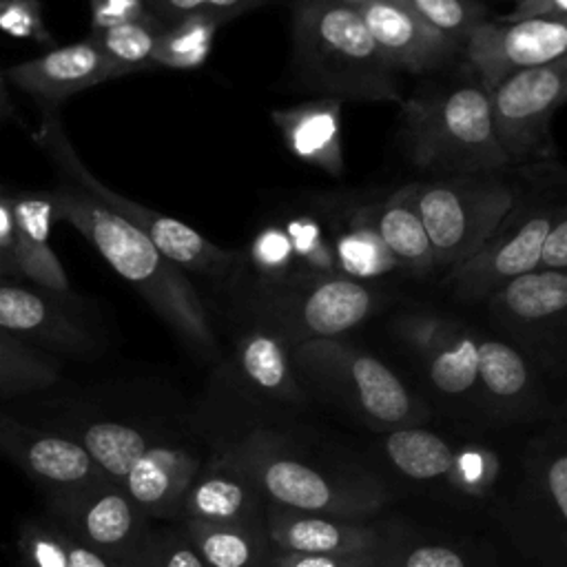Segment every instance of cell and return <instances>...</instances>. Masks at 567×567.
I'll return each instance as SVG.
<instances>
[{
    "mask_svg": "<svg viewBox=\"0 0 567 567\" xmlns=\"http://www.w3.org/2000/svg\"><path fill=\"white\" fill-rule=\"evenodd\" d=\"M49 193L53 197L55 219L78 228L109 266L126 279L193 350L206 357L217 352L206 308L179 266L166 259L140 228L102 206L75 182L60 175L58 186Z\"/></svg>",
    "mask_w": 567,
    "mask_h": 567,
    "instance_id": "obj_1",
    "label": "cell"
},
{
    "mask_svg": "<svg viewBox=\"0 0 567 567\" xmlns=\"http://www.w3.org/2000/svg\"><path fill=\"white\" fill-rule=\"evenodd\" d=\"M230 456L250 474L264 501L284 509L359 520L372 516L388 498L381 483L365 476H330L288 454L281 441L266 432L252 434Z\"/></svg>",
    "mask_w": 567,
    "mask_h": 567,
    "instance_id": "obj_2",
    "label": "cell"
},
{
    "mask_svg": "<svg viewBox=\"0 0 567 567\" xmlns=\"http://www.w3.org/2000/svg\"><path fill=\"white\" fill-rule=\"evenodd\" d=\"M297 51L319 82L354 95L396 97L390 66L357 11L341 0H303L295 11Z\"/></svg>",
    "mask_w": 567,
    "mask_h": 567,
    "instance_id": "obj_3",
    "label": "cell"
},
{
    "mask_svg": "<svg viewBox=\"0 0 567 567\" xmlns=\"http://www.w3.org/2000/svg\"><path fill=\"white\" fill-rule=\"evenodd\" d=\"M405 109L410 113V148L419 166L474 173L509 164L496 142L489 97L481 84H458Z\"/></svg>",
    "mask_w": 567,
    "mask_h": 567,
    "instance_id": "obj_4",
    "label": "cell"
},
{
    "mask_svg": "<svg viewBox=\"0 0 567 567\" xmlns=\"http://www.w3.org/2000/svg\"><path fill=\"white\" fill-rule=\"evenodd\" d=\"M412 197L430 239L434 268H456L470 259L516 206V193L507 184L474 175L412 184Z\"/></svg>",
    "mask_w": 567,
    "mask_h": 567,
    "instance_id": "obj_5",
    "label": "cell"
},
{
    "mask_svg": "<svg viewBox=\"0 0 567 567\" xmlns=\"http://www.w3.org/2000/svg\"><path fill=\"white\" fill-rule=\"evenodd\" d=\"M292 361L374 427H408L423 408L403 381L377 357L337 339L295 343Z\"/></svg>",
    "mask_w": 567,
    "mask_h": 567,
    "instance_id": "obj_6",
    "label": "cell"
},
{
    "mask_svg": "<svg viewBox=\"0 0 567 567\" xmlns=\"http://www.w3.org/2000/svg\"><path fill=\"white\" fill-rule=\"evenodd\" d=\"M35 142L53 162L58 175L75 182L80 188L93 195L102 206L120 215L131 226L140 228L153 241V246L175 266L202 270V272H217V270L230 268V264L235 261L237 257L235 252H228L210 244L206 237H202L195 228L186 226L184 221L173 219L164 213H155L137 202H131L113 193L111 188H106L102 182H97L89 173V168L78 159L73 146L64 135L62 124L51 113L42 122L40 131L35 133Z\"/></svg>",
    "mask_w": 567,
    "mask_h": 567,
    "instance_id": "obj_7",
    "label": "cell"
},
{
    "mask_svg": "<svg viewBox=\"0 0 567 567\" xmlns=\"http://www.w3.org/2000/svg\"><path fill=\"white\" fill-rule=\"evenodd\" d=\"M47 512L69 538L104 558L111 567H117L148 529V518L109 478L49 492Z\"/></svg>",
    "mask_w": 567,
    "mask_h": 567,
    "instance_id": "obj_8",
    "label": "cell"
},
{
    "mask_svg": "<svg viewBox=\"0 0 567 567\" xmlns=\"http://www.w3.org/2000/svg\"><path fill=\"white\" fill-rule=\"evenodd\" d=\"M567 95V60L507 75L489 93L496 142L507 162L532 157Z\"/></svg>",
    "mask_w": 567,
    "mask_h": 567,
    "instance_id": "obj_9",
    "label": "cell"
},
{
    "mask_svg": "<svg viewBox=\"0 0 567 567\" xmlns=\"http://www.w3.org/2000/svg\"><path fill=\"white\" fill-rule=\"evenodd\" d=\"M463 44L470 64L478 73V84L489 93L512 73L563 60L567 53V20H481Z\"/></svg>",
    "mask_w": 567,
    "mask_h": 567,
    "instance_id": "obj_10",
    "label": "cell"
},
{
    "mask_svg": "<svg viewBox=\"0 0 567 567\" xmlns=\"http://www.w3.org/2000/svg\"><path fill=\"white\" fill-rule=\"evenodd\" d=\"M62 301L29 281L0 279V330L51 357L93 352V337Z\"/></svg>",
    "mask_w": 567,
    "mask_h": 567,
    "instance_id": "obj_11",
    "label": "cell"
},
{
    "mask_svg": "<svg viewBox=\"0 0 567 567\" xmlns=\"http://www.w3.org/2000/svg\"><path fill=\"white\" fill-rule=\"evenodd\" d=\"M0 454L49 492L73 489L104 481L86 450L71 436L20 421L0 410Z\"/></svg>",
    "mask_w": 567,
    "mask_h": 567,
    "instance_id": "obj_12",
    "label": "cell"
},
{
    "mask_svg": "<svg viewBox=\"0 0 567 567\" xmlns=\"http://www.w3.org/2000/svg\"><path fill=\"white\" fill-rule=\"evenodd\" d=\"M551 224V215L536 210L520 219L516 228H507L498 237H489L470 259L454 268V288L461 297H485L509 279L538 268L540 241Z\"/></svg>",
    "mask_w": 567,
    "mask_h": 567,
    "instance_id": "obj_13",
    "label": "cell"
},
{
    "mask_svg": "<svg viewBox=\"0 0 567 567\" xmlns=\"http://www.w3.org/2000/svg\"><path fill=\"white\" fill-rule=\"evenodd\" d=\"M357 11L390 69L430 71L443 64L456 49L454 40L427 27L401 0H368Z\"/></svg>",
    "mask_w": 567,
    "mask_h": 567,
    "instance_id": "obj_14",
    "label": "cell"
},
{
    "mask_svg": "<svg viewBox=\"0 0 567 567\" xmlns=\"http://www.w3.org/2000/svg\"><path fill=\"white\" fill-rule=\"evenodd\" d=\"M2 75L20 91L51 104L100 82L120 78L115 66L104 58L91 38L58 47L40 58L18 62Z\"/></svg>",
    "mask_w": 567,
    "mask_h": 567,
    "instance_id": "obj_15",
    "label": "cell"
},
{
    "mask_svg": "<svg viewBox=\"0 0 567 567\" xmlns=\"http://www.w3.org/2000/svg\"><path fill=\"white\" fill-rule=\"evenodd\" d=\"M264 529L270 547L286 554L350 556L381 551V536L372 525L301 514L272 503H266Z\"/></svg>",
    "mask_w": 567,
    "mask_h": 567,
    "instance_id": "obj_16",
    "label": "cell"
},
{
    "mask_svg": "<svg viewBox=\"0 0 567 567\" xmlns=\"http://www.w3.org/2000/svg\"><path fill=\"white\" fill-rule=\"evenodd\" d=\"M16 224L13 261L20 277L60 299H71L69 277L49 246L55 206L51 193H11Z\"/></svg>",
    "mask_w": 567,
    "mask_h": 567,
    "instance_id": "obj_17",
    "label": "cell"
},
{
    "mask_svg": "<svg viewBox=\"0 0 567 567\" xmlns=\"http://www.w3.org/2000/svg\"><path fill=\"white\" fill-rule=\"evenodd\" d=\"M266 501L250 474L228 454L197 472L182 501V516L204 523H264Z\"/></svg>",
    "mask_w": 567,
    "mask_h": 567,
    "instance_id": "obj_18",
    "label": "cell"
},
{
    "mask_svg": "<svg viewBox=\"0 0 567 567\" xmlns=\"http://www.w3.org/2000/svg\"><path fill=\"white\" fill-rule=\"evenodd\" d=\"M374 306L372 290L350 277H328L299 299L288 317L295 343L308 339H337L359 326Z\"/></svg>",
    "mask_w": 567,
    "mask_h": 567,
    "instance_id": "obj_19",
    "label": "cell"
},
{
    "mask_svg": "<svg viewBox=\"0 0 567 567\" xmlns=\"http://www.w3.org/2000/svg\"><path fill=\"white\" fill-rule=\"evenodd\" d=\"M197 472L199 461L188 450L151 443L120 487L146 518H162L179 512Z\"/></svg>",
    "mask_w": 567,
    "mask_h": 567,
    "instance_id": "obj_20",
    "label": "cell"
},
{
    "mask_svg": "<svg viewBox=\"0 0 567 567\" xmlns=\"http://www.w3.org/2000/svg\"><path fill=\"white\" fill-rule=\"evenodd\" d=\"M272 120L297 157L332 175H341L343 157L337 100H319L295 109L275 111Z\"/></svg>",
    "mask_w": 567,
    "mask_h": 567,
    "instance_id": "obj_21",
    "label": "cell"
},
{
    "mask_svg": "<svg viewBox=\"0 0 567 567\" xmlns=\"http://www.w3.org/2000/svg\"><path fill=\"white\" fill-rule=\"evenodd\" d=\"M184 534L206 567H266L264 523H204L184 518Z\"/></svg>",
    "mask_w": 567,
    "mask_h": 567,
    "instance_id": "obj_22",
    "label": "cell"
},
{
    "mask_svg": "<svg viewBox=\"0 0 567 567\" xmlns=\"http://www.w3.org/2000/svg\"><path fill=\"white\" fill-rule=\"evenodd\" d=\"M372 226L396 266L414 272L434 268V255L414 206L412 186H403L390 195V199L374 213Z\"/></svg>",
    "mask_w": 567,
    "mask_h": 567,
    "instance_id": "obj_23",
    "label": "cell"
},
{
    "mask_svg": "<svg viewBox=\"0 0 567 567\" xmlns=\"http://www.w3.org/2000/svg\"><path fill=\"white\" fill-rule=\"evenodd\" d=\"M492 295L505 317L520 323L545 321L567 308V275L565 270L534 268L509 279Z\"/></svg>",
    "mask_w": 567,
    "mask_h": 567,
    "instance_id": "obj_24",
    "label": "cell"
},
{
    "mask_svg": "<svg viewBox=\"0 0 567 567\" xmlns=\"http://www.w3.org/2000/svg\"><path fill=\"white\" fill-rule=\"evenodd\" d=\"M239 368L261 394L277 401H301V390L292 377L290 352L272 332L255 330L239 341Z\"/></svg>",
    "mask_w": 567,
    "mask_h": 567,
    "instance_id": "obj_25",
    "label": "cell"
},
{
    "mask_svg": "<svg viewBox=\"0 0 567 567\" xmlns=\"http://www.w3.org/2000/svg\"><path fill=\"white\" fill-rule=\"evenodd\" d=\"M388 461L412 481H434L452 476L456 452L452 445L425 427H394L383 439Z\"/></svg>",
    "mask_w": 567,
    "mask_h": 567,
    "instance_id": "obj_26",
    "label": "cell"
},
{
    "mask_svg": "<svg viewBox=\"0 0 567 567\" xmlns=\"http://www.w3.org/2000/svg\"><path fill=\"white\" fill-rule=\"evenodd\" d=\"M73 439L86 450L97 470L117 485H122L135 461L151 445L142 430L120 421L82 423Z\"/></svg>",
    "mask_w": 567,
    "mask_h": 567,
    "instance_id": "obj_27",
    "label": "cell"
},
{
    "mask_svg": "<svg viewBox=\"0 0 567 567\" xmlns=\"http://www.w3.org/2000/svg\"><path fill=\"white\" fill-rule=\"evenodd\" d=\"M60 381L55 357L0 330V403L38 394Z\"/></svg>",
    "mask_w": 567,
    "mask_h": 567,
    "instance_id": "obj_28",
    "label": "cell"
},
{
    "mask_svg": "<svg viewBox=\"0 0 567 567\" xmlns=\"http://www.w3.org/2000/svg\"><path fill=\"white\" fill-rule=\"evenodd\" d=\"M478 383L496 408L516 410L532 392V374L518 350L483 339L478 341Z\"/></svg>",
    "mask_w": 567,
    "mask_h": 567,
    "instance_id": "obj_29",
    "label": "cell"
},
{
    "mask_svg": "<svg viewBox=\"0 0 567 567\" xmlns=\"http://www.w3.org/2000/svg\"><path fill=\"white\" fill-rule=\"evenodd\" d=\"M162 29L164 27L153 16H146L142 20L91 31V40L115 66V71L124 75L153 64V53Z\"/></svg>",
    "mask_w": 567,
    "mask_h": 567,
    "instance_id": "obj_30",
    "label": "cell"
},
{
    "mask_svg": "<svg viewBox=\"0 0 567 567\" xmlns=\"http://www.w3.org/2000/svg\"><path fill=\"white\" fill-rule=\"evenodd\" d=\"M221 20L210 16H186L173 24H166L159 33L153 64L171 69L202 66L210 53L215 31Z\"/></svg>",
    "mask_w": 567,
    "mask_h": 567,
    "instance_id": "obj_31",
    "label": "cell"
},
{
    "mask_svg": "<svg viewBox=\"0 0 567 567\" xmlns=\"http://www.w3.org/2000/svg\"><path fill=\"white\" fill-rule=\"evenodd\" d=\"M334 268L350 279H370L381 277L396 268L392 255L383 246L379 233L372 226V219L357 217L334 241Z\"/></svg>",
    "mask_w": 567,
    "mask_h": 567,
    "instance_id": "obj_32",
    "label": "cell"
},
{
    "mask_svg": "<svg viewBox=\"0 0 567 567\" xmlns=\"http://www.w3.org/2000/svg\"><path fill=\"white\" fill-rule=\"evenodd\" d=\"M425 361L430 381L441 394L461 396L478 383V341L463 330Z\"/></svg>",
    "mask_w": 567,
    "mask_h": 567,
    "instance_id": "obj_33",
    "label": "cell"
},
{
    "mask_svg": "<svg viewBox=\"0 0 567 567\" xmlns=\"http://www.w3.org/2000/svg\"><path fill=\"white\" fill-rule=\"evenodd\" d=\"M117 567H206L184 529H146Z\"/></svg>",
    "mask_w": 567,
    "mask_h": 567,
    "instance_id": "obj_34",
    "label": "cell"
},
{
    "mask_svg": "<svg viewBox=\"0 0 567 567\" xmlns=\"http://www.w3.org/2000/svg\"><path fill=\"white\" fill-rule=\"evenodd\" d=\"M18 567H69L64 534L49 520H27L18 532Z\"/></svg>",
    "mask_w": 567,
    "mask_h": 567,
    "instance_id": "obj_35",
    "label": "cell"
},
{
    "mask_svg": "<svg viewBox=\"0 0 567 567\" xmlns=\"http://www.w3.org/2000/svg\"><path fill=\"white\" fill-rule=\"evenodd\" d=\"M427 27L454 40L465 42L474 24L481 22V7L472 0H401Z\"/></svg>",
    "mask_w": 567,
    "mask_h": 567,
    "instance_id": "obj_36",
    "label": "cell"
},
{
    "mask_svg": "<svg viewBox=\"0 0 567 567\" xmlns=\"http://www.w3.org/2000/svg\"><path fill=\"white\" fill-rule=\"evenodd\" d=\"M292 246V255L306 261L317 272H334V252L328 246L321 226L310 217H297L284 228Z\"/></svg>",
    "mask_w": 567,
    "mask_h": 567,
    "instance_id": "obj_37",
    "label": "cell"
},
{
    "mask_svg": "<svg viewBox=\"0 0 567 567\" xmlns=\"http://www.w3.org/2000/svg\"><path fill=\"white\" fill-rule=\"evenodd\" d=\"M259 0H146L148 13L162 24H173L186 16H210L217 20H226Z\"/></svg>",
    "mask_w": 567,
    "mask_h": 567,
    "instance_id": "obj_38",
    "label": "cell"
},
{
    "mask_svg": "<svg viewBox=\"0 0 567 567\" xmlns=\"http://www.w3.org/2000/svg\"><path fill=\"white\" fill-rule=\"evenodd\" d=\"M396 332L412 350H416L425 359L445 343H450L461 332V326L434 315H414L401 319Z\"/></svg>",
    "mask_w": 567,
    "mask_h": 567,
    "instance_id": "obj_39",
    "label": "cell"
},
{
    "mask_svg": "<svg viewBox=\"0 0 567 567\" xmlns=\"http://www.w3.org/2000/svg\"><path fill=\"white\" fill-rule=\"evenodd\" d=\"M0 29L16 38L49 42L40 0H0Z\"/></svg>",
    "mask_w": 567,
    "mask_h": 567,
    "instance_id": "obj_40",
    "label": "cell"
},
{
    "mask_svg": "<svg viewBox=\"0 0 567 567\" xmlns=\"http://www.w3.org/2000/svg\"><path fill=\"white\" fill-rule=\"evenodd\" d=\"M250 257L264 275H272V277L286 275L295 259L288 235L279 226H268L255 237L250 246Z\"/></svg>",
    "mask_w": 567,
    "mask_h": 567,
    "instance_id": "obj_41",
    "label": "cell"
},
{
    "mask_svg": "<svg viewBox=\"0 0 567 567\" xmlns=\"http://www.w3.org/2000/svg\"><path fill=\"white\" fill-rule=\"evenodd\" d=\"M379 551L330 556V554H286L277 551L266 567H377Z\"/></svg>",
    "mask_w": 567,
    "mask_h": 567,
    "instance_id": "obj_42",
    "label": "cell"
},
{
    "mask_svg": "<svg viewBox=\"0 0 567 567\" xmlns=\"http://www.w3.org/2000/svg\"><path fill=\"white\" fill-rule=\"evenodd\" d=\"M89 4L93 31L151 16L146 0H89Z\"/></svg>",
    "mask_w": 567,
    "mask_h": 567,
    "instance_id": "obj_43",
    "label": "cell"
},
{
    "mask_svg": "<svg viewBox=\"0 0 567 567\" xmlns=\"http://www.w3.org/2000/svg\"><path fill=\"white\" fill-rule=\"evenodd\" d=\"M540 489L547 496L549 507H554L558 520L567 516V456L563 450H556L554 456L547 458L540 472Z\"/></svg>",
    "mask_w": 567,
    "mask_h": 567,
    "instance_id": "obj_44",
    "label": "cell"
},
{
    "mask_svg": "<svg viewBox=\"0 0 567 567\" xmlns=\"http://www.w3.org/2000/svg\"><path fill=\"white\" fill-rule=\"evenodd\" d=\"M388 567H467V563L447 545H416L399 551Z\"/></svg>",
    "mask_w": 567,
    "mask_h": 567,
    "instance_id": "obj_45",
    "label": "cell"
},
{
    "mask_svg": "<svg viewBox=\"0 0 567 567\" xmlns=\"http://www.w3.org/2000/svg\"><path fill=\"white\" fill-rule=\"evenodd\" d=\"M567 266V219L560 215L551 219L538 252V268L547 270H565Z\"/></svg>",
    "mask_w": 567,
    "mask_h": 567,
    "instance_id": "obj_46",
    "label": "cell"
},
{
    "mask_svg": "<svg viewBox=\"0 0 567 567\" xmlns=\"http://www.w3.org/2000/svg\"><path fill=\"white\" fill-rule=\"evenodd\" d=\"M567 0H516L514 11L501 18L503 22L532 20V18H565Z\"/></svg>",
    "mask_w": 567,
    "mask_h": 567,
    "instance_id": "obj_47",
    "label": "cell"
},
{
    "mask_svg": "<svg viewBox=\"0 0 567 567\" xmlns=\"http://www.w3.org/2000/svg\"><path fill=\"white\" fill-rule=\"evenodd\" d=\"M13 248H16V224H13V210H11V193L0 186V255L16 266Z\"/></svg>",
    "mask_w": 567,
    "mask_h": 567,
    "instance_id": "obj_48",
    "label": "cell"
},
{
    "mask_svg": "<svg viewBox=\"0 0 567 567\" xmlns=\"http://www.w3.org/2000/svg\"><path fill=\"white\" fill-rule=\"evenodd\" d=\"M64 543H66V551H69V567H111L104 558H100L97 554L89 551L86 547H82L80 543L69 538L66 534H64Z\"/></svg>",
    "mask_w": 567,
    "mask_h": 567,
    "instance_id": "obj_49",
    "label": "cell"
},
{
    "mask_svg": "<svg viewBox=\"0 0 567 567\" xmlns=\"http://www.w3.org/2000/svg\"><path fill=\"white\" fill-rule=\"evenodd\" d=\"M0 279H22L20 272H18V268H16L9 259H4L2 255H0ZM22 281H24V279H22Z\"/></svg>",
    "mask_w": 567,
    "mask_h": 567,
    "instance_id": "obj_50",
    "label": "cell"
},
{
    "mask_svg": "<svg viewBox=\"0 0 567 567\" xmlns=\"http://www.w3.org/2000/svg\"><path fill=\"white\" fill-rule=\"evenodd\" d=\"M11 111V104L7 100V91H4V75L0 71V117H4Z\"/></svg>",
    "mask_w": 567,
    "mask_h": 567,
    "instance_id": "obj_51",
    "label": "cell"
},
{
    "mask_svg": "<svg viewBox=\"0 0 567 567\" xmlns=\"http://www.w3.org/2000/svg\"><path fill=\"white\" fill-rule=\"evenodd\" d=\"M341 2H346V4H350V7H359V4H363V2H368V0H341Z\"/></svg>",
    "mask_w": 567,
    "mask_h": 567,
    "instance_id": "obj_52",
    "label": "cell"
},
{
    "mask_svg": "<svg viewBox=\"0 0 567 567\" xmlns=\"http://www.w3.org/2000/svg\"><path fill=\"white\" fill-rule=\"evenodd\" d=\"M377 567H381V565H377Z\"/></svg>",
    "mask_w": 567,
    "mask_h": 567,
    "instance_id": "obj_53",
    "label": "cell"
}]
</instances>
